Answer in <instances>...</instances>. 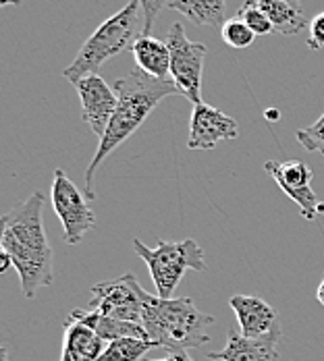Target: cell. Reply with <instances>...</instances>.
<instances>
[{
	"mask_svg": "<svg viewBox=\"0 0 324 361\" xmlns=\"http://www.w3.org/2000/svg\"><path fill=\"white\" fill-rule=\"evenodd\" d=\"M75 90L81 100L83 123L98 137H102L107 133L114 110L119 106V96L114 87H110L100 75H88L75 83Z\"/></svg>",
	"mask_w": 324,
	"mask_h": 361,
	"instance_id": "30bf717a",
	"label": "cell"
},
{
	"mask_svg": "<svg viewBox=\"0 0 324 361\" xmlns=\"http://www.w3.org/2000/svg\"><path fill=\"white\" fill-rule=\"evenodd\" d=\"M283 338V328L277 326L272 332L248 338L237 328L227 330V343L220 351L208 353L212 361H279V341Z\"/></svg>",
	"mask_w": 324,
	"mask_h": 361,
	"instance_id": "7c38bea8",
	"label": "cell"
},
{
	"mask_svg": "<svg viewBox=\"0 0 324 361\" xmlns=\"http://www.w3.org/2000/svg\"><path fill=\"white\" fill-rule=\"evenodd\" d=\"M229 305H231V310L237 316L241 334L248 336V338L264 336V334L272 332L279 326L275 310L264 299H260V297H253V295H233L229 299Z\"/></svg>",
	"mask_w": 324,
	"mask_h": 361,
	"instance_id": "4fadbf2b",
	"label": "cell"
},
{
	"mask_svg": "<svg viewBox=\"0 0 324 361\" xmlns=\"http://www.w3.org/2000/svg\"><path fill=\"white\" fill-rule=\"evenodd\" d=\"M85 200V193L77 189L67 173L56 169L52 177V208L63 224V241L67 245H77L83 241L85 233L96 224V214Z\"/></svg>",
	"mask_w": 324,
	"mask_h": 361,
	"instance_id": "ba28073f",
	"label": "cell"
},
{
	"mask_svg": "<svg viewBox=\"0 0 324 361\" xmlns=\"http://www.w3.org/2000/svg\"><path fill=\"white\" fill-rule=\"evenodd\" d=\"M44 193L34 191L0 220V247L19 272L21 290L28 299L54 283L52 247L44 228Z\"/></svg>",
	"mask_w": 324,
	"mask_h": 361,
	"instance_id": "6da1fadb",
	"label": "cell"
},
{
	"mask_svg": "<svg viewBox=\"0 0 324 361\" xmlns=\"http://www.w3.org/2000/svg\"><path fill=\"white\" fill-rule=\"evenodd\" d=\"M237 17L252 30L256 36H268L275 32L268 15L260 8L258 0H244V4L237 11Z\"/></svg>",
	"mask_w": 324,
	"mask_h": 361,
	"instance_id": "ffe728a7",
	"label": "cell"
},
{
	"mask_svg": "<svg viewBox=\"0 0 324 361\" xmlns=\"http://www.w3.org/2000/svg\"><path fill=\"white\" fill-rule=\"evenodd\" d=\"M264 171L277 180V185L283 189V193L291 197L306 220H314L316 216L324 214V204L316 197V193L312 191V179H314V171L301 162V160H287V162H275V160H266Z\"/></svg>",
	"mask_w": 324,
	"mask_h": 361,
	"instance_id": "9c48e42d",
	"label": "cell"
},
{
	"mask_svg": "<svg viewBox=\"0 0 324 361\" xmlns=\"http://www.w3.org/2000/svg\"><path fill=\"white\" fill-rule=\"evenodd\" d=\"M167 44L171 50V79L179 94L191 104L202 102V73L208 48L202 42H193L185 34L183 23H173Z\"/></svg>",
	"mask_w": 324,
	"mask_h": 361,
	"instance_id": "52a82bcc",
	"label": "cell"
},
{
	"mask_svg": "<svg viewBox=\"0 0 324 361\" xmlns=\"http://www.w3.org/2000/svg\"><path fill=\"white\" fill-rule=\"evenodd\" d=\"M133 252L145 262L156 287V295L162 299H173V293L179 287L187 270H206L204 250L189 237L183 241L160 239L154 250H150L140 239H133Z\"/></svg>",
	"mask_w": 324,
	"mask_h": 361,
	"instance_id": "5b68a950",
	"label": "cell"
},
{
	"mask_svg": "<svg viewBox=\"0 0 324 361\" xmlns=\"http://www.w3.org/2000/svg\"><path fill=\"white\" fill-rule=\"evenodd\" d=\"M129 50L140 71L156 79H171V50L164 39L154 36H138Z\"/></svg>",
	"mask_w": 324,
	"mask_h": 361,
	"instance_id": "9a60e30c",
	"label": "cell"
},
{
	"mask_svg": "<svg viewBox=\"0 0 324 361\" xmlns=\"http://www.w3.org/2000/svg\"><path fill=\"white\" fill-rule=\"evenodd\" d=\"M158 345L148 338H136V336H123L108 341L100 361H144L145 353L156 349Z\"/></svg>",
	"mask_w": 324,
	"mask_h": 361,
	"instance_id": "d6986e66",
	"label": "cell"
},
{
	"mask_svg": "<svg viewBox=\"0 0 324 361\" xmlns=\"http://www.w3.org/2000/svg\"><path fill=\"white\" fill-rule=\"evenodd\" d=\"M19 2H21V0H0L2 6H6V4H19Z\"/></svg>",
	"mask_w": 324,
	"mask_h": 361,
	"instance_id": "83f0119b",
	"label": "cell"
},
{
	"mask_svg": "<svg viewBox=\"0 0 324 361\" xmlns=\"http://www.w3.org/2000/svg\"><path fill=\"white\" fill-rule=\"evenodd\" d=\"M220 37H222V42L227 46H231L235 50H246V48H250L253 44L256 34L239 17H235V19H227L224 21V25L220 27Z\"/></svg>",
	"mask_w": 324,
	"mask_h": 361,
	"instance_id": "44dd1931",
	"label": "cell"
},
{
	"mask_svg": "<svg viewBox=\"0 0 324 361\" xmlns=\"http://www.w3.org/2000/svg\"><path fill=\"white\" fill-rule=\"evenodd\" d=\"M150 293H145L133 272H125L123 276L110 279L104 283H96L92 287V299L88 310L104 314L108 318L142 324V314Z\"/></svg>",
	"mask_w": 324,
	"mask_h": 361,
	"instance_id": "8992f818",
	"label": "cell"
},
{
	"mask_svg": "<svg viewBox=\"0 0 324 361\" xmlns=\"http://www.w3.org/2000/svg\"><path fill=\"white\" fill-rule=\"evenodd\" d=\"M310 36H308V48L310 50H320L324 48V11L318 13L312 21H310Z\"/></svg>",
	"mask_w": 324,
	"mask_h": 361,
	"instance_id": "cb8c5ba5",
	"label": "cell"
},
{
	"mask_svg": "<svg viewBox=\"0 0 324 361\" xmlns=\"http://www.w3.org/2000/svg\"><path fill=\"white\" fill-rule=\"evenodd\" d=\"M0 262H2V264H0V274L8 272V268L13 266V259H11V257H8L4 252H0Z\"/></svg>",
	"mask_w": 324,
	"mask_h": 361,
	"instance_id": "484cf974",
	"label": "cell"
},
{
	"mask_svg": "<svg viewBox=\"0 0 324 361\" xmlns=\"http://www.w3.org/2000/svg\"><path fill=\"white\" fill-rule=\"evenodd\" d=\"M281 2H289V4H301L299 0H281Z\"/></svg>",
	"mask_w": 324,
	"mask_h": 361,
	"instance_id": "f1b7e54d",
	"label": "cell"
},
{
	"mask_svg": "<svg viewBox=\"0 0 324 361\" xmlns=\"http://www.w3.org/2000/svg\"><path fill=\"white\" fill-rule=\"evenodd\" d=\"M316 299L320 301V305H324V279H323V281H320L318 289H316Z\"/></svg>",
	"mask_w": 324,
	"mask_h": 361,
	"instance_id": "4316f807",
	"label": "cell"
},
{
	"mask_svg": "<svg viewBox=\"0 0 324 361\" xmlns=\"http://www.w3.org/2000/svg\"><path fill=\"white\" fill-rule=\"evenodd\" d=\"M144 25V11L140 0H129L119 13H114L112 17H108L104 23H100V27L85 39V44L81 46V50L77 52V56L73 59V63L63 71L65 79H69L73 85L88 77V75H98L100 67L119 56L121 52H125L127 48L133 46V42L142 34Z\"/></svg>",
	"mask_w": 324,
	"mask_h": 361,
	"instance_id": "277c9868",
	"label": "cell"
},
{
	"mask_svg": "<svg viewBox=\"0 0 324 361\" xmlns=\"http://www.w3.org/2000/svg\"><path fill=\"white\" fill-rule=\"evenodd\" d=\"M215 322V318L200 312L189 297L162 299L150 295L142 314L148 338L169 353H183L206 345L210 341L208 328Z\"/></svg>",
	"mask_w": 324,
	"mask_h": 361,
	"instance_id": "3957f363",
	"label": "cell"
},
{
	"mask_svg": "<svg viewBox=\"0 0 324 361\" xmlns=\"http://www.w3.org/2000/svg\"><path fill=\"white\" fill-rule=\"evenodd\" d=\"M169 11H177L196 25H224L227 0H175Z\"/></svg>",
	"mask_w": 324,
	"mask_h": 361,
	"instance_id": "ac0fdd59",
	"label": "cell"
},
{
	"mask_svg": "<svg viewBox=\"0 0 324 361\" xmlns=\"http://www.w3.org/2000/svg\"><path fill=\"white\" fill-rule=\"evenodd\" d=\"M175 2V0H140L142 4V11H144V25H142V34L140 36H152V27H154V21L158 17V13L162 8H169V4Z\"/></svg>",
	"mask_w": 324,
	"mask_h": 361,
	"instance_id": "603a6c76",
	"label": "cell"
},
{
	"mask_svg": "<svg viewBox=\"0 0 324 361\" xmlns=\"http://www.w3.org/2000/svg\"><path fill=\"white\" fill-rule=\"evenodd\" d=\"M260 8L268 15L275 34L281 36H297L306 27H310V21L306 19V13L301 4H289L281 0H258Z\"/></svg>",
	"mask_w": 324,
	"mask_h": 361,
	"instance_id": "e0dca14e",
	"label": "cell"
},
{
	"mask_svg": "<svg viewBox=\"0 0 324 361\" xmlns=\"http://www.w3.org/2000/svg\"><path fill=\"white\" fill-rule=\"evenodd\" d=\"M144 361H193L189 355H187V351H183V353H169L167 357H160V360H154V357H145Z\"/></svg>",
	"mask_w": 324,
	"mask_h": 361,
	"instance_id": "d4e9b609",
	"label": "cell"
},
{
	"mask_svg": "<svg viewBox=\"0 0 324 361\" xmlns=\"http://www.w3.org/2000/svg\"><path fill=\"white\" fill-rule=\"evenodd\" d=\"M237 121L206 102L193 104L189 118V149H212L220 142L237 140Z\"/></svg>",
	"mask_w": 324,
	"mask_h": 361,
	"instance_id": "8fae6325",
	"label": "cell"
},
{
	"mask_svg": "<svg viewBox=\"0 0 324 361\" xmlns=\"http://www.w3.org/2000/svg\"><path fill=\"white\" fill-rule=\"evenodd\" d=\"M295 137H297L299 145H304L308 152H316V154L324 156V114L310 127L297 129Z\"/></svg>",
	"mask_w": 324,
	"mask_h": 361,
	"instance_id": "7402d4cb",
	"label": "cell"
},
{
	"mask_svg": "<svg viewBox=\"0 0 324 361\" xmlns=\"http://www.w3.org/2000/svg\"><path fill=\"white\" fill-rule=\"evenodd\" d=\"M114 92L119 96V106L110 118L107 133L98 140V149L85 173L83 193L88 200L96 197V173L107 156H110V152L125 144L164 98L181 96L173 79H156L140 69L131 71L123 79H116Z\"/></svg>",
	"mask_w": 324,
	"mask_h": 361,
	"instance_id": "7a4b0ae2",
	"label": "cell"
},
{
	"mask_svg": "<svg viewBox=\"0 0 324 361\" xmlns=\"http://www.w3.org/2000/svg\"><path fill=\"white\" fill-rule=\"evenodd\" d=\"M107 341H102L94 330L75 320H65L63 353L61 361H100Z\"/></svg>",
	"mask_w": 324,
	"mask_h": 361,
	"instance_id": "5bb4252c",
	"label": "cell"
},
{
	"mask_svg": "<svg viewBox=\"0 0 324 361\" xmlns=\"http://www.w3.org/2000/svg\"><path fill=\"white\" fill-rule=\"evenodd\" d=\"M69 320H75L79 324L88 326L90 330H94L102 341H114V338H123V336H136V338H148L144 326L133 324V322H123V320H114L108 318L104 314L92 312L88 307L81 310H73L69 314ZM150 341V338H148Z\"/></svg>",
	"mask_w": 324,
	"mask_h": 361,
	"instance_id": "2e32d148",
	"label": "cell"
}]
</instances>
